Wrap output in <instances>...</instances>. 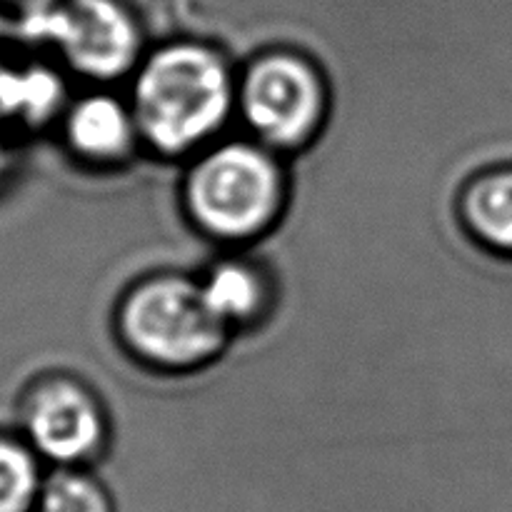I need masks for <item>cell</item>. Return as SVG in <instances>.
Here are the masks:
<instances>
[{"label": "cell", "instance_id": "1", "mask_svg": "<svg viewBox=\"0 0 512 512\" xmlns=\"http://www.w3.org/2000/svg\"><path fill=\"white\" fill-rule=\"evenodd\" d=\"M238 103L233 78L213 48L173 43L135 68L130 110L138 135L160 155H185L208 143Z\"/></svg>", "mask_w": 512, "mask_h": 512}, {"label": "cell", "instance_id": "2", "mask_svg": "<svg viewBox=\"0 0 512 512\" xmlns=\"http://www.w3.org/2000/svg\"><path fill=\"white\" fill-rule=\"evenodd\" d=\"M283 200V170L263 143L218 145L190 168L185 180V208L193 223L230 243L263 235L280 215Z\"/></svg>", "mask_w": 512, "mask_h": 512}, {"label": "cell", "instance_id": "3", "mask_svg": "<svg viewBox=\"0 0 512 512\" xmlns=\"http://www.w3.org/2000/svg\"><path fill=\"white\" fill-rule=\"evenodd\" d=\"M118 328L135 358L163 370L200 368L230 338L205 305L200 283L178 275L135 285L120 305Z\"/></svg>", "mask_w": 512, "mask_h": 512}, {"label": "cell", "instance_id": "4", "mask_svg": "<svg viewBox=\"0 0 512 512\" xmlns=\"http://www.w3.org/2000/svg\"><path fill=\"white\" fill-rule=\"evenodd\" d=\"M18 30L53 48L73 73L95 83L138 68L140 30L120 0H60Z\"/></svg>", "mask_w": 512, "mask_h": 512}, {"label": "cell", "instance_id": "5", "mask_svg": "<svg viewBox=\"0 0 512 512\" xmlns=\"http://www.w3.org/2000/svg\"><path fill=\"white\" fill-rule=\"evenodd\" d=\"M238 105L258 143L270 150L303 148L323 125L328 93L315 65L275 50L250 65Z\"/></svg>", "mask_w": 512, "mask_h": 512}, {"label": "cell", "instance_id": "6", "mask_svg": "<svg viewBox=\"0 0 512 512\" xmlns=\"http://www.w3.org/2000/svg\"><path fill=\"white\" fill-rule=\"evenodd\" d=\"M15 420L20 438L50 468H85L108 438L95 393L65 373L30 380L15 405Z\"/></svg>", "mask_w": 512, "mask_h": 512}, {"label": "cell", "instance_id": "7", "mask_svg": "<svg viewBox=\"0 0 512 512\" xmlns=\"http://www.w3.org/2000/svg\"><path fill=\"white\" fill-rule=\"evenodd\" d=\"M60 130L65 148L90 165L120 163L140 138L130 105L103 90L68 103L60 118Z\"/></svg>", "mask_w": 512, "mask_h": 512}, {"label": "cell", "instance_id": "8", "mask_svg": "<svg viewBox=\"0 0 512 512\" xmlns=\"http://www.w3.org/2000/svg\"><path fill=\"white\" fill-rule=\"evenodd\" d=\"M68 108L63 75L43 63L5 68L0 65V125L40 130L63 118Z\"/></svg>", "mask_w": 512, "mask_h": 512}, {"label": "cell", "instance_id": "9", "mask_svg": "<svg viewBox=\"0 0 512 512\" xmlns=\"http://www.w3.org/2000/svg\"><path fill=\"white\" fill-rule=\"evenodd\" d=\"M460 213L483 248L512 258V165L478 175L465 188Z\"/></svg>", "mask_w": 512, "mask_h": 512}, {"label": "cell", "instance_id": "10", "mask_svg": "<svg viewBox=\"0 0 512 512\" xmlns=\"http://www.w3.org/2000/svg\"><path fill=\"white\" fill-rule=\"evenodd\" d=\"M205 305L228 330L248 325L268 305V285L263 273L243 260H225L208 270L200 283Z\"/></svg>", "mask_w": 512, "mask_h": 512}, {"label": "cell", "instance_id": "11", "mask_svg": "<svg viewBox=\"0 0 512 512\" xmlns=\"http://www.w3.org/2000/svg\"><path fill=\"white\" fill-rule=\"evenodd\" d=\"M20 433L0 430V512H35L48 470Z\"/></svg>", "mask_w": 512, "mask_h": 512}, {"label": "cell", "instance_id": "12", "mask_svg": "<svg viewBox=\"0 0 512 512\" xmlns=\"http://www.w3.org/2000/svg\"><path fill=\"white\" fill-rule=\"evenodd\" d=\"M35 512H115L108 488L85 468H50Z\"/></svg>", "mask_w": 512, "mask_h": 512}, {"label": "cell", "instance_id": "13", "mask_svg": "<svg viewBox=\"0 0 512 512\" xmlns=\"http://www.w3.org/2000/svg\"><path fill=\"white\" fill-rule=\"evenodd\" d=\"M58 3L60 0H0V18H5L10 25L20 28L28 20L48 13Z\"/></svg>", "mask_w": 512, "mask_h": 512}, {"label": "cell", "instance_id": "14", "mask_svg": "<svg viewBox=\"0 0 512 512\" xmlns=\"http://www.w3.org/2000/svg\"><path fill=\"white\" fill-rule=\"evenodd\" d=\"M8 130L0 125V175H5L8 170Z\"/></svg>", "mask_w": 512, "mask_h": 512}]
</instances>
